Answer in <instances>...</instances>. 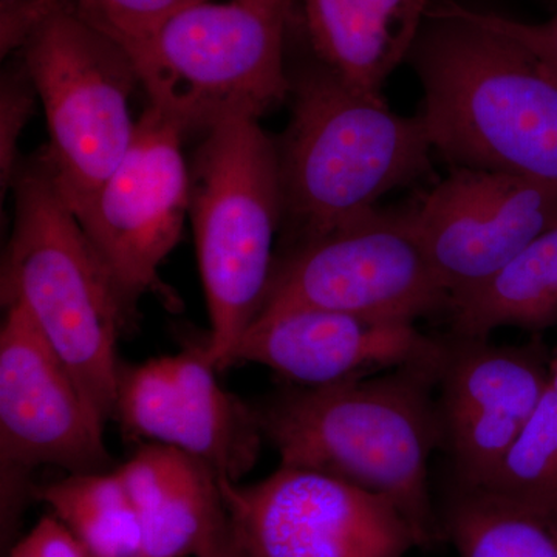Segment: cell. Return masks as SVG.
I'll use <instances>...</instances> for the list:
<instances>
[{
	"label": "cell",
	"mask_w": 557,
	"mask_h": 557,
	"mask_svg": "<svg viewBox=\"0 0 557 557\" xmlns=\"http://www.w3.org/2000/svg\"><path fill=\"white\" fill-rule=\"evenodd\" d=\"M289 98L292 115L274 143L293 247L369 214L431 170L434 148L420 113L399 115L321 62L292 75Z\"/></svg>",
	"instance_id": "obj_3"
},
{
	"label": "cell",
	"mask_w": 557,
	"mask_h": 557,
	"mask_svg": "<svg viewBox=\"0 0 557 557\" xmlns=\"http://www.w3.org/2000/svg\"><path fill=\"white\" fill-rule=\"evenodd\" d=\"M552 355L539 339L496 346L454 338L440 368L442 445L457 482L485 485L549 387Z\"/></svg>",
	"instance_id": "obj_14"
},
{
	"label": "cell",
	"mask_w": 557,
	"mask_h": 557,
	"mask_svg": "<svg viewBox=\"0 0 557 557\" xmlns=\"http://www.w3.org/2000/svg\"><path fill=\"white\" fill-rule=\"evenodd\" d=\"M11 557H39L36 555L35 549L30 547V545L27 544V541H22L20 545H17L16 548L13 549V553H11Z\"/></svg>",
	"instance_id": "obj_28"
},
{
	"label": "cell",
	"mask_w": 557,
	"mask_h": 557,
	"mask_svg": "<svg viewBox=\"0 0 557 557\" xmlns=\"http://www.w3.org/2000/svg\"><path fill=\"white\" fill-rule=\"evenodd\" d=\"M409 58L435 152L557 188V79L534 54L442 0Z\"/></svg>",
	"instance_id": "obj_2"
},
{
	"label": "cell",
	"mask_w": 557,
	"mask_h": 557,
	"mask_svg": "<svg viewBox=\"0 0 557 557\" xmlns=\"http://www.w3.org/2000/svg\"><path fill=\"white\" fill-rule=\"evenodd\" d=\"M200 557H248L242 552L239 545L236 544V541L233 539V534H230L219 545H215L211 552H208L207 555Z\"/></svg>",
	"instance_id": "obj_27"
},
{
	"label": "cell",
	"mask_w": 557,
	"mask_h": 557,
	"mask_svg": "<svg viewBox=\"0 0 557 557\" xmlns=\"http://www.w3.org/2000/svg\"><path fill=\"white\" fill-rule=\"evenodd\" d=\"M442 0H299L317 61L373 97L412 53Z\"/></svg>",
	"instance_id": "obj_17"
},
{
	"label": "cell",
	"mask_w": 557,
	"mask_h": 557,
	"mask_svg": "<svg viewBox=\"0 0 557 557\" xmlns=\"http://www.w3.org/2000/svg\"><path fill=\"white\" fill-rule=\"evenodd\" d=\"M446 347L413 322L292 309L256 318L234 348L231 366H263L288 386L318 388L440 364Z\"/></svg>",
	"instance_id": "obj_15"
},
{
	"label": "cell",
	"mask_w": 557,
	"mask_h": 557,
	"mask_svg": "<svg viewBox=\"0 0 557 557\" xmlns=\"http://www.w3.org/2000/svg\"><path fill=\"white\" fill-rule=\"evenodd\" d=\"M527 500L557 504V391L549 386L485 485Z\"/></svg>",
	"instance_id": "obj_21"
},
{
	"label": "cell",
	"mask_w": 557,
	"mask_h": 557,
	"mask_svg": "<svg viewBox=\"0 0 557 557\" xmlns=\"http://www.w3.org/2000/svg\"><path fill=\"white\" fill-rule=\"evenodd\" d=\"M460 557H557V504L457 482L442 525Z\"/></svg>",
	"instance_id": "obj_19"
},
{
	"label": "cell",
	"mask_w": 557,
	"mask_h": 557,
	"mask_svg": "<svg viewBox=\"0 0 557 557\" xmlns=\"http://www.w3.org/2000/svg\"><path fill=\"white\" fill-rule=\"evenodd\" d=\"M60 3L61 0H2L0 5L2 58L24 49L36 28Z\"/></svg>",
	"instance_id": "obj_25"
},
{
	"label": "cell",
	"mask_w": 557,
	"mask_h": 557,
	"mask_svg": "<svg viewBox=\"0 0 557 557\" xmlns=\"http://www.w3.org/2000/svg\"><path fill=\"white\" fill-rule=\"evenodd\" d=\"M0 330V457L3 478L39 467L69 474L108 471L104 424L33 324L24 307L3 304Z\"/></svg>",
	"instance_id": "obj_12"
},
{
	"label": "cell",
	"mask_w": 557,
	"mask_h": 557,
	"mask_svg": "<svg viewBox=\"0 0 557 557\" xmlns=\"http://www.w3.org/2000/svg\"><path fill=\"white\" fill-rule=\"evenodd\" d=\"M203 347L121 366L113 418L134 437L205 461L240 482L263 443L256 408L228 394Z\"/></svg>",
	"instance_id": "obj_13"
},
{
	"label": "cell",
	"mask_w": 557,
	"mask_h": 557,
	"mask_svg": "<svg viewBox=\"0 0 557 557\" xmlns=\"http://www.w3.org/2000/svg\"><path fill=\"white\" fill-rule=\"evenodd\" d=\"M185 134L149 106L134 141L75 218L132 310L163 289L159 270L182 237L189 214Z\"/></svg>",
	"instance_id": "obj_10"
},
{
	"label": "cell",
	"mask_w": 557,
	"mask_h": 557,
	"mask_svg": "<svg viewBox=\"0 0 557 557\" xmlns=\"http://www.w3.org/2000/svg\"><path fill=\"white\" fill-rule=\"evenodd\" d=\"M39 100L24 64L7 70L0 84V188L13 189L21 170L20 139Z\"/></svg>",
	"instance_id": "obj_23"
},
{
	"label": "cell",
	"mask_w": 557,
	"mask_h": 557,
	"mask_svg": "<svg viewBox=\"0 0 557 557\" xmlns=\"http://www.w3.org/2000/svg\"><path fill=\"white\" fill-rule=\"evenodd\" d=\"M219 482L248 557H406L420 547L391 502L322 472L278 465L252 485Z\"/></svg>",
	"instance_id": "obj_9"
},
{
	"label": "cell",
	"mask_w": 557,
	"mask_h": 557,
	"mask_svg": "<svg viewBox=\"0 0 557 557\" xmlns=\"http://www.w3.org/2000/svg\"><path fill=\"white\" fill-rule=\"evenodd\" d=\"M448 310L457 338L487 339L502 327L557 324V225L479 287L450 298Z\"/></svg>",
	"instance_id": "obj_18"
},
{
	"label": "cell",
	"mask_w": 557,
	"mask_h": 557,
	"mask_svg": "<svg viewBox=\"0 0 557 557\" xmlns=\"http://www.w3.org/2000/svg\"><path fill=\"white\" fill-rule=\"evenodd\" d=\"M442 362L336 386H288L256 408L263 438L282 467L322 472L386 498L420 547H431L443 533L429 494V458L442 445L432 398Z\"/></svg>",
	"instance_id": "obj_1"
},
{
	"label": "cell",
	"mask_w": 557,
	"mask_h": 557,
	"mask_svg": "<svg viewBox=\"0 0 557 557\" xmlns=\"http://www.w3.org/2000/svg\"><path fill=\"white\" fill-rule=\"evenodd\" d=\"M295 0L194 2L131 53L149 106L185 135L259 120L292 94L285 39Z\"/></svg>",
	"instance_id": "obj_6"
},
{
	"label": "cell",
	"mask_w": 557,
	"mask_h": 557,
	"mask_svg": "<svg viewBox=\"0 0 557 557\" xmlns=\"http://www.w3.org/2000/svg\"><path fill=\"white\" fill-rule=\"evenodd\" d=\"M460 9L469 20L516 40L523 49L534 54L557 79V13L544 24H525V22L508 20L498 14L465 9L461 5Z\"/></svg>",
	"instance_id": "obj_24"
},
{
	"label": "cell",
	"mask_w": 557,
	"mask_h": 557,
	"mask_svg": "<svg viewBox=\"0 0 557 557\" xmlns=\"http://www.w3.org/2000/svg\"><path fill=\"white\" fill-rule=\"evenodd\" d=\"M115 471L137 509L146 557H200L228 536L219 475L199 458L148 443Z\"/></svg>",
	"instance_id": "obj_16"
},
{
	"label": "cell",
	"mask_w": 557,
	"mask_h": 557,
	"mask_svg": "<svg viewBox=\"0 0 557 557\" xmlns=\"http://www.w3.org/2000/svg\"><path fill=\"white\" fill-rule=\"evenodd\" d=\"M13 193L2 304L24 307L106 426L115 412L121 369L116 347L135 311L40 157L22 164Z\"/></svg>",
	"instance_id": "obj_4"
},
{
	"label": "cell",
	"mask_w": 557,
	"mask_h": 557,
	"mask_svg": "<svg viewBox=\"0 0 557 557\" xmlns=\"http://www.w3.org/2000/svg\"><path fill=\"white\" fill-rule=\"evenodd\" d=\"M405 214L450 300L493 277L557 225V188L505 172L453 166Z\"/></svg>",
	"instance_id": "obj_11"
},
{
	"label": "cell",
	"mask_w": 557,
	"mask_h": 557,
	"mask_svg": "<svg viewBox=\"0 0 557 557\" xmlns=\"http://www.w3.org/2000/svg\"><path fill=\"white\" fill-rule=\"evenodd\" d=\"M78 16L134 53L172 14L201 0H65Z\"/></svg>",
	"instance_id": "obj_22"
},
{
	"label": "cell",
	"mask_w": 557,
	"mask_h": 557,
	"mask_svg": "<svg viewBox=\"0 0 557 557\" xmlns=\"http://www.w3.org/2000/svg\"><path fill=\"white\" fill-rule=\"evenodd\" d=\"M549 386L557 391V348L555 354L552 355V361H549Z\"/></svg>",
	"instance_id": "obj_29"
},
{
	"label": "cell",
	"mask_w": 557,
	"mask_h": 557,
	"mask_svg": "<svg viewBox=\"0 0 557 557\" xmlns=\"http://www.w3.org/2000/svg\"><path fill=\"white\" fill-rule=\"evenodd\" d=\"M49 126L40 159L62 199L79 212L134 141L131 97L138 73L127 51L61 0L21 50Z\"/></svg>",
	"instance_id": "obj_7"
},
{
	"label": "cell",
	"mask_w": 557,
	"mask_h": 557,
	"mask_svg": "<svg viewBox=\"0 0 557 557\" xmlns=\"http://www.w3.org/2000/svg\"><path fill=\"white\" fill-rule=\"evenodd\" d=\"M189 215L209 314L205 355L219 372L269 295L282 226L276 143L259 120L205 134L189 168Z\"/></svg>",
	"instance_id": "obj_5"
},
{
	"label": "cell",
	"mask_w": 557,
	"mask_h": 557,
	"mask_svg": "<svg viewBox=\"0 0 557 557\" xmlns=\"http://www.w3.org/2000/svg\"><path fill=\"white\" fill-rule=\"evenodd\" d=\"M38 497L91 556L146 557L141 522L119 472L69 474L39 487Z\"/></svg>",
	"instance_id": "obj_20"
},
{
	"label": "cell",
	"mask_w": 557,
	"mask_h": 557,
	"mask_svg": "<svg viewBox=\"0 0 557 557\" xmlns=\"http://www.w3.org/2000/svg\"><path fill=\"white\" fill-rule=\"evenodd\" d=\"M317 309L413 322L449 309L405 209H373L276 259L260 314Z\"/></svg>",
	"instance_id": "obj_8"
},
{
	"label": "cell",
	"mask_w": 557,
	"mask_h": 557,
	"mask_svg": "<svg viewBox=\"0 0 557 557\" xmlns=\"http://www.w3.org/2000/svg\"><path fill=\"white\" fill-rule=\"evenodd\" d=\"M25 541L39 557H94L54 516L40 519Z\"/></svg>",
	"instance_id": "obj_26"
}]
</instances>
